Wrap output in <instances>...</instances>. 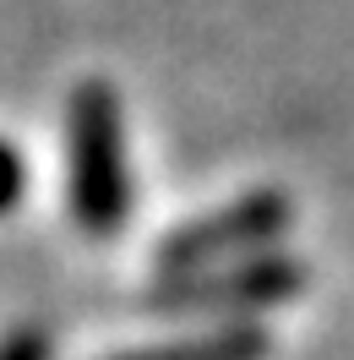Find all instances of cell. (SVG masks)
<instances>
[{
	"mask_svg": "<svg viewBox=\"0 0 354 360\" xmlns=\"http://www.w3.org/2000/svg\"><path fill=\"white\" fill-rule=\"evenodd\" d=\"M267 355V333L262 328H207L191 338H169V344H148V349H120L110 360H262Z\"/></svg>",
	"mask_w": 354,
	"mask_h": 360,
	"instance_id": "4",
	"label": "cell"
},
{
	"mask_svg": "<svg viewBox=\"0 0 354 360\" xmlns=\"http://www.w3.org/2000/svg\"><path fill=\"white\" fill-rule=\"evenodd\" d=\"M66 202L82 235L110 240L131 219L126 115L110 82H77L66 110Z\"/></svg>",
	"mask_w": 354,
	"mask_h": 360,
	"instance_id": "1",
	"label": "cell"
},
{
	"mask_svg": "<svg viewBox=\"0 0 354 360\" xmlns=\"http://www.w3.org/2000/svg\"><path fill=\"white\" fill-rule=\"evenodd\" d=\"M0 360H49V338L33 333V328H22V333L0 338Z\"/></svg>",
	"mask_w": 354,
	"mask_h": 360,
	"instance_id": "6",
	"label": "cell"
},
{
	"mask_svg": "<svg viewBox=\"0 0 354 360\" xmlns=\"http://www.w3.org/2000/svg\"><path fill=\"white\" fill-rule=\"evenodd\" d=\"M300 284H306V268L294 257L262 251V257L218 262L202 273H169V278H158L148 306L158 311H256V306L300 295Z\"/></svg>",
	"mask_w": 354,
	"mask_h": 360,
	"instance_id": "3",
	"label": "cell"
},
{
	"mask_svg": "<svg viewBox=\"0 0 354 360\" xmlns=\"http://www.w3.org/2000/svg\"><path fill=\"white\" fill-rule=\"evenodd\" d=\"M289 219H294V207H289L284 191H245L235 202H223V207H213V213L191 219L185 229L164 235L158 268L169 278V273H202V268H218V262L262 257V251L289 229Z\"/></svg>",
	"mask_w": 354,
	"mask_h": 360,
	"instance_id": "2",
	"label": "cell"
},
{
	"mask_svg": "<svg viewBox=\"0 0 354 360\" xmlns=\"http://www.w3.org/2000/svg\"><path fill=\"white\" fill-rule=\"evenodd\" d=\"M22 191H27V164H22V153L0 136V213H11V207L22 202Z\"/></svg>",
	"mask_w": 354,
	"mask_h": 360,
	"instance_id": "5",
	"label": "cell"
}]
</instances>
